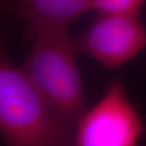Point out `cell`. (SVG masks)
Segmentation results:
<instances>
[{
	"label": "cell",
	"mask_w": 146,
	"mask_h": 146,
	"mask_svg": "<svg viewBox=\"0 0 146 146\" xmlns=\"http://www.w3.org/2000/svg\"><path fill=\"white\" fill-rule=\"evenodd\" d=\"M75 46L109 69H118L146 48V27L141 18L96 16L86 30L76 36Z\"/></svg>",
	"instance_id": "4"
},
{
	"label": "cell",
	"mask_w": 146,
	"mask_h": 146,
	"mask_svg": "<svg viewBox=\"0 0 146 146\" xmlns=\"http://www.w3.org/2000/svg\"><path fill=\"white\" fill-rule=\"evenodd\" d=\"M73 133L13 63L0 36V137L4 145L69 146Z\"/></svg>",
	"instance_id": "1"
},
{
	"label": "cell",
	"mask_w": 146,
	"mask_h": 146,
	"mask_svg": "<svg viewBox=\"0 0 146 146\" xmlns=\"http://www.w3.org/2000/svg\"><path fill=\"white\" fill-rule=\"evenodd\" d=\"M143 134L141 113L116 79L79 121L69 146H138Z\"/></svg>",
	"instance_id": "3"
},
{
	"label": "cell",
	"mask_w": 146,
	"mask_h": 146,
	"mask_svg": "<svg viewBox=\"0 0 146 146\" xmlns=\"http://www.w3.org/2000/svg\"><path fill=\"white\" fill-rule=\"evenodd\" d=\"M24 23L28 42L43 34L68 31L69 25L90 13V0H24L13 4Z\"/></svg>",
	"instance_id": "5"
},
{
	"label": "cell",
	"mask_w": 146,
	"mask_h": 146,
	"mask_svg": "<svg viewBox=\"0 0 146 146\" xmlns=\"http://www.w3.org/2000/svg\"><path fill=\"white\" fill-rule=\"evenodd\" d=\"M31 44L20 68L51 110L75 130L87 106L74 39L61 31Z\"/></svg>",
	"instance_id": "2"
},
{
	"label": "cell",
	"mask_w": 146,
	"mask_h": 146,
	"mask_svg": "<svg viewBox=\"0 0 146 146\" xmlns=\"http://www.w3.org/2000/svg\"><path fill=\"white\" fill-rule=\"evenodd\" d=\"M144 5L142 0H90V13L96 16L141 18Z\"/></svg>",
	"instance_id": "6"
}]
</instances>
